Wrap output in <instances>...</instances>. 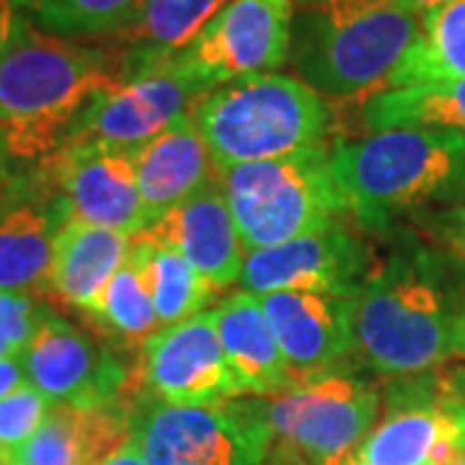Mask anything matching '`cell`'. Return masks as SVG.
<instances>
[{
    "label": "cell",
    "mask_w": 465,
    "mask_h": 465,
    "mask_svg": "<svg viewBox=\"0 0 465 465\" xmlns=\"http://www.w3.org/2000/svg\"><path fill=\"white\" fill-rule=\"evenodd\" d=\"M130 81L124 54L26 26L0 60V145L8 158L45 163L60 153L85 109Z\"/></svg>",
    "instance_id": "obj_1"
},
{
    "label": "cell",
    "mask_w": 465,
    "mask_h": 465,
    "mask_svg": "<svg viewBox=\"0 0 465 465\" xmlns=\"http://www.w3.org/2000/svg\"><path fill=\"white\" fill-rule=\"evenodd\" d=\"M290 60L321 96L354 99L381 91L414 47L421 16L401 0H292Z\"/></svg>",
    "instance_id": "obj_2"
},
{
    "label": "cell",
    "mask_w": 465,
    "mask_h": 465,
    "mask_svg": "<svg viewBox=\"0 0 465 465\" xmlns=\"http://www.w3.org/2000/svg\"><path fill=\"white\" fill-rule=\"evenodd\" d=\"M331 168L347 213L370 228L430 202L465 200V134L401 127L336 143Z\"/></svg>",
    "instance_id": "obj_3"
},
{
    "label": "cell",
    "mask_w": 465,
    "mask_h": 465,
    "mask_svg": "<svg viewBox=\"0 0 465 465\" xmlns=\"http://www.w3.org/2000/svg\"><path fill=\"white\" fill-rule=\"evenodd\" d=\"M354 354L388 378H419L455 354V318L437 274L391 259L349 295Z\"/></svg>",
    "instance_id": "obj_4"
},
{
    "label": "cell",
    "mask_w": 465,
    "mask_h": 465,
    "mask_svg": "<svg viewBox=\"0 0 465 465\" xmlns=\"http://www.w3.org/2000/svg\"><path fill=\"white\" fill-rule=\"evenodd\" d=\"M217 168L256 163L323 145L326 99L292 75L259 73L207 91L192 109Z\"/></svg>",
    "instance_id": "obj_5"
},
{
    "label": "cell",
    "mask_w": 465,
    "mask_h": 465,
    "mask_svg": "<svg viewBox=\"0 0 465 465\" xmlns=\"http://www.w3.org/2000/svg\"><path fill=\"white\" fill-rule=\"evenodd\" d=\"M220 186L246 251L323 231L347 213L326 145L220 168Z\"/></svg>",
    "instance_id": "obj_6"
},
{
    "label": "cell",
    "mask_w": 465,
    "mask_h": 465,
    "mask_svg": "<svg viewBox=\"0 0 465 465\" xmlns=\"http://www.w3.org/2000/svg\"><path fill=\"white\" fill-rule=\"evenodd\" d=\"M148 465H262L272 445L266 406H168L150 401L133 414Z\"/></svg>",
    "instance_id": "obj_7"
},
{
    "label": "cell",
    "mask_w": 465,
    "mask_h": 465,
    "mask_svg": "<svg viewBox=\"0 0 465 465\" xmlns=\"http://www.w3.org/2000/svg\"><path fill=\"white\" fill-rule=\"evenodd\" d=\"M292 18V0H231L186 50L163 65L179 70L207 91L272 73L290 57Z\"/></svg>",
    "instance_id": "obj_8"
},
{
    "label": "cell",
    "mask_w": 465,
    "mask_h": 465,
    "mask_svg": "<svg viewBox=\"0 0 465 465\" xmlns=\"http://www.w3.org/2000/svg\"><path fill=\"white\" fill-rule=\"evenodd\" d=\"M381 396L370 382L344 372L298 382L274 396L266 419L274 440L311 465L347 455L378 424Z\"/></svg>",
    "instance_id": "obj_9"
},
{
    "label": "cell",
    "mask_w": 465,
    "mask_h": 465,
    "mask_svg": "<svg viewBox=\"0 0 465 465\" xmlns=\"http://www.w3.org/2000/svg\"><path fill=\"white\" fill-rule=\"evenodd\" d=\"M465 401L416 381L396 388L388 411L365 440L329 465H463Z\"/></svg>",
    "instance_id": "obj_10"
},
{
    "label": "cell",
    "mask_w": 465,
    "mask_h": 465,
    "mask_svg": "<svg viewBox=\"0 0 465 465\" xmlns=\"http://www.w3.org/2000/svg\"><path fill=\"white\" fill-rule=\"evenodd\" d=\"M127 388L168 406H220L241 396L213 313L161 326L140 347Z\"/></svg>",
    "instance_id": "obj_11"
},
{
    "label": "cell",
    "mask_w": 465,
    "mask_h": 465,
    "mask_svg": "<svg viewBox=\"0 0 465 465\" xmlns=\"http://www.w3.org/2000/svg\"><path fill=\"white\" fill-rule=\"evenodd\" d=\"M207 88L171 65L148 67L94 101L65 145L137 150L189 114ZM63 145V148H65Z\"/></svg>",
    "instance_id": "obj_12"
},
{
    "label": "cell",
    "mask_w": 465,
    "mask_h": 465,
    "mask_svg": "<svg viewBox=\"0 0 465 465\" xmlns=\"http://www.w3.org/2000/svg\"><path fill=\"white\" fill-rule=\"evenodd\" d=\"M42 176L63 200L67 215L81 223L130 238L153 228L127 150L65 145L42 163Z\"/></svg>",
    "instance_id": "obj_13"
},
{
    "label": "cell",
    "mask_w": 465,
    "mask_h": 465,
    "mask_svg": "<svg viewBox=\"0 0 465 465\" xmlns=\"http://www.w3.org/2000/svg\"><path fill=\"white\" fill-rule=\"evenodd\" d=\"M21 362L26 381L52 403L78 409L116 403L130 381L116 354L54 311L45 316Z\"/></svg>",
    "instance_id": "obj_14"
},
{
    "label": "cell",
    "mask_w": 465,
    "mask_h": 465,
    "mask_svg": "<svg viewBox=\"0 0 465 465\" xmlns=\"http://www.w3.org/2000/svg\"><path fill=\"white\" fill-rule=\"evenodd\" d=\"M365 266L367 256L360 241L333 223L280 246L251 251L241 284L253 295L298 290L349 298L367 277Z\"/></svg>",
    "instance_id": "obj_15"
},
{
    "label": "cell",
    "mask_w": 465,
    "mask_h": 465,
    "mask_svg": "<svg viewBox=\"0 0 465 465\" xmlns=\"http://www.w3.org/2000/svg\"><path fill=\"white\" fill-rule=\"evenodd\" d=\"M259 298L295 385L339 372L354 354L349 298L298 290Z\"/></svg>",
    "instance_id": "obj_16"
},
{
    "label": "cell",
    "mask_w": 465,
    "mask_h": 465,
    "mask_svg": "<svg viewBox=\"0 0 465 465\" xmlns=\"http://www.w3.org/2000/svg\"><path fill=\"white\" fill-rule=\"evenodd\" d=\"M150 232L182 251L183 259L215 290L231 287L243 274L246 246L223 194L220 179L176 204L150 228Z\"/></svg>",
    "instance_id": "obj_17"
},
{
    "label": "cell",
    "mask_w": 465,
    "mask_h": 465,
    "mask_svg": "<svg viewBox=\"0 0 465 465\" xmlns=\"http://www.w3.org/2000/svg\"><path fill=\"white\" fill-rule=\"evenodd\" d=\"M67 217L47 179L32 176L26 192L0 213V290L32 295L50 287L54 238Z\"/></svg>",
    "instance_id": "obj_18"
},
{
    "label": "cell",
    "mask_w": 465,
    "mask_h": 465,
    "mask_svg": "<svg viewBox=\"0 0 465 465\" xmlns=\"http://www.w3.org/2000/svg\"><path fill=\"white\" fill-rule=\"evenodd\" d=\"M130 153L153 225L176 204L220 179V168L200 127L194 124L192 112L179 116L168 130Z\"/></svg>",
    "instance_id": "obj_19"
},
{
    "label": "cell",
    "mask_w": 465,
    "mask_h": 465,
    "mask_svg": "<svg viewBox=\"0 0 465 465\" xmlns=\"http://www.w3.org/2000/svg\"><path fill=\"white\" fill-rule=\"evenodd\" d=\"M210 313L241 396H280L295 385L259 295L241 290Z\"/></svg>",
    "instance_id": "obj_20"
},
{
    "label": "cell",
    "mask_w": 465,
    "mask_h": 465,
    "mask_svg": "<svg viewBox=\"0 0 465 465\" xmlns=\"http://www.w3.org/2000/svg\"><path fill=\"white\" fill-rule=\"evenodd\" d=\"M133 437V414L119 406L54 403L42 427L11 452L14 465H101Z\"/></svg>",
    "instance_id": "obj_21"
},
{
    "label": "cell",
    "mask_w": 465,
    "mask_h": 465,
    "mask_svg": "<svg viewBox=\"0 0 465 465\" xmlns=\"http://www.w3.org/2000/svg\"><path fill=\"white\" fill-rule=\"evenodd\" d=\"M133 238L67 217L54 238L50 290L60 302L91 313L116 269L124 264Z\"/></svg>",
    "instance_id": "obj_22"
},
{
    "label": "cell",
    "mask_w": 465,
    "mask_h": 465,
    "mask_svg": "<svg viewBox=\"0 0 465 465\" xmlns=\"http://www.w3.org/2000/svg\"><path fill=\"white\" fill-rule=\"evenodd\" d=\"M228 3L231 0H143L127 26L109 36V45L124 54L133 78L186 50Z\"/></svg>",
    "instance_id": "obj_23"
},
{
    "label": "cell",
    "mask_w": 465,
    "mask_h": 465,
    "mask_svg": "<svg viewBox=\"0 0 465 465\" xmlns=\"http://www.w3.org/2000/svg\"><path fill=\"white\" fill-rule=\"evenodd\" d=\"M362 114L370 133L424 127L465 134V78L375 91Z\"/></svg>",
    "instance_id": "obj_24"
},
{
    "label": "cell",
    "mask_w": 465,
    "mask_h": 465,
    "mask_svg": "<svg viewBox=\"0 0 465 465\" xmlns=\"http://www.w3.org/2000/svg\"><path fill=\"white\" fill-rule=\"evenodd\" d=\"M465 78V0H448L421 14L414 47L388 78V88L463 81Z\"/></svg>",
    "instance_id": "obj_25"
},
{
    "label": "cell",
    "mask_w": 465,
    "mask_h": 465,
    "mask_svg": "<svg viewBox=\"0 0 465 465\" xmlns=\"http://www.w3.org/2000/svg\"><path fill=\"white\" fill-rule=\"evenodd\" d=\"M130 249L143 264L161 326L204 313V305L217 290L183 259L182 251L150 231L134 235Z\"/></svg>",
    "instance_id": "obj_26"
},
{
    "label": "cell",
    "mask_w": 465,
    "mask_h": 465,
    "mask_svg": "<svg viewBox=\"0 0 465 465\" xmlns=\"http://www.w3.org/2000/svg\"><path fill=\"white\" fill-rule=\"evenodd\" d=\"M88 318L106 336H114L127 347H143L150 336L161 329L145 272L133 249L127 253L124 264L119 266L114 277L109 280Z\"/></svg>",
    "instance_id": "obj_27"
},
{
    "label": "cell",
    "mask_w": 465,
    "mask_h": 465,
    "mask_svg": "<svg viewBox=\"0 0 465 465\" xmlns=\"http://www.w3.org/2000/svg\"><path fill=\"white\" fill-rule=\"evenodd\" d=\"M143 0H21L36 29L60 39L114 36Z\"/></svg>",
    "instance_id": "obj_28"
},
{
    "label": "cell",
    "mask_w": 465,
    "mask_h": 465,
    "mask_svg": "<svg viewBox=\"0 0 465 465\" xmlns=\"http://www.w3.org/2000/svg\"><path fill=\"white\" fill-rule=\"evenodd\" d=\"M47 313L32 295L0 290V360L24 357Z\"/></svg>",
    "instance_id": "obj_29"
},
{
    "label": "cell",
    "mask_w": 465,
    "mask_h": 465,
    "mask_svg": "<svg viewBox=\"0 0 465 465\" xmlns=\"http://www.w3.org/2000/svg\"><path fill=\"white\" fill-rule=\"evenodd\" d=\"M52 403L32 382L0 399V450L14 452L32 437L52 411Z\"/></svg>",
    "instance_id": "obj_30"
},
{
    "label": "cell",
    "mask_w": 465,
    "mask_h": 465,
    "mask_svg": "<svg viewBox=\"0 0 465 465\" xmlns=\"http://www.w3.org/2000/svg\"><path fill=\"white\" fill-rule=\"evenodd\" d=\"M434 231H437V238L445 246L450 259L465 274V202L437 217Z\"/></svg>",
    "instance_id": "obj_31"
},
{
    "label": "cell",
    "mask_w": 465,
    "mask_h": 465,
    "mask_svg": "<svg viewBox=\"0 0 465 465\" xmlns=\"http://www.w3.org/2000/svg\"><path fill=\"white\" fill-rule=\"evenodd\" d=\"M18 5L21 0H0V60L16 45L26 26V16H21Z\"/></svg>",
    "instance_id": "obj_32"
},
{
    "label": "cell",
    "mask_w": 465,
    "mask_h": 465,
    "mask_svg": "<svg viewBox=\"0 0 465 465\" xmlns=\"http://www.w3.org/2000/svg\"><path fill=\"white\" fill-rule=\"evenodd\" d=\"M29 182H32L29 173H21L16 168H11L8 158H0V213L26 192Z\"/></svg>",
    "instance_id": "obj_33"
},
{
    "label": "cell",
    "mask_w": 465,
    "mask_h": 465,
    "mask_svg": "<svg viewBox=\"0 0 465 465\" xmlns=\"http://www.w3.org/2000/svg\"><path fill=\"white\" fill-rule=\"evenodd\" d=\"M26 382L29 381L21 360H0V399H5L8 393H14Z\"/></svg>",
    "instance_id": "obj_34"
},
{
    "label": "cell",
    "mask_w": 465,
    "mask_h": 465,
    "mask_svg": "<svg viewBox=\"0 0 465 465\" xmlns=\"http://www.w3.org/2000/svg\"><path fill=\"white\" fill-rule=\"evenodd\" d=\"M101 465H148V460H145V455H143L140 440H137L133 432V437H130L124 445H119V448H116Z\"/></svg>",
    "instance_id": "obj_35"
},
{
    "label": "cell",
    "mask_w": 465,
    "mask_h": 465,
    "mask_svg": "<svg viewBox=\"0 0 465 465\" xmlns=\"http://www.w3.org/2000/svg\"><path fill=\"white\" fill-rule=\"evenodd\" d=\"M266 458H269V465H311L305 458H300L298 452H292L284 445H280L274 452H269Z\"/></svg>",
    "instance_id": "obj_36"
},
{
    "label": "cell",
    "mask_w": 465,
    "mask_h": 465,
    "mask_svg": "<svg viewBox=\"0 0 465 465\" xmlns=\"http://www.w3.org/2000/svg\"><path fill=\"white\" fill-rule=\"evenodd\" d=\"M442 381H445V385H448L455 396H460V399L465 401V367H460V370H452V372L445 375Z\"/></svg>",
    "instance_id": "obj_37"
},
{
    "label": "cell",
    "mask_w": 465,
    "mask_h": 465,
    "mask_svg": "<svg viewBox=\"0 0 465 465\" xmlns=\"http://www.w3.org/2000/svg\"><path fill=\"white\" fill-rule=\"evenodd\" d=\"M455 354H460L465 360V302L455 318Z\"/></svg>",
    "instance_id": "obj_38"
},
{
    "label": "cell",
    "mask_w": 465,
    "mask_h": 465,
    "mask_svg": "<svg viewBox=\"0 0 465 465\" xmlns=\"http://www.w3.org/2000/svg\"><path fill=\"white\" fill-rule=\"evenodd\" d=\"M411 14L416 16H421V14H427V11H432L437 5H442V3H448V0H401Z\"/></svg>",
    "instance_id": "obj_39"
},
{
    "label": "cell",
    "mask_w": 465,
    "mask_h": 465,
    "mask_svg": "<svg viewBox=\"0 0 465 465\" xmlns=\"http://www.w3.org/2000/svg\"><path fill=\"white\" fill-rule=\"evenodd\" d=\"M0 465H14V463H11V452L0 450Z\"/></svg>",
    "instance_id": "obj_40"
},
{
    "label": "cell",
    "mask_w": 465,
    "mask_h": 465,
    "mask_svg": "<svg viewBox=\"0 0 465 465\" xmlns=\"http://www.w3.org/2000/svg\"><path fill=\"white\" fill-rule=\"evenodd\" d=\"M0 158H8V155H5V150H3V145H0Z\"/></svg>",
    "instance_id": "obj_41"
},
{
    "label": "cell",
    "mask_w": 465,
    "mask_h": 465,
    "mask_svg": "<svg viewBox=\"0 0 465 465\" xmlns=\"http://www.w3.org/2000/svg\"><path fill=\"white\" fill-rule=\"evenodd\" d=\"M463 465H465V463H463Z\"/></svg>",
    "instance_id": "obj_42"
}]
</instances>
